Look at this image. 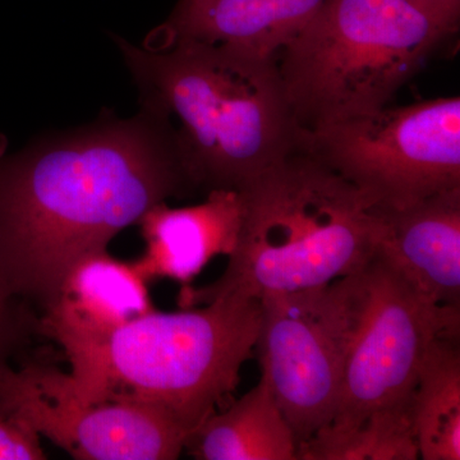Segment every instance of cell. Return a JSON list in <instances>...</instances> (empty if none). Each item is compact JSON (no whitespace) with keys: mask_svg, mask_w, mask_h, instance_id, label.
I'll return each instance as SVG.
<instances>
[{"mask_svg":"<svg viewBox=\"0 0 460 460\" xmlns=\"http://www.w3.org/2000/svg\"><path fill=\"white\" fill-rule=\"evenodd\" d=\"M190 192L171 118L147 96L128 119L102 115L12 154L0 140V275L42 316L75 262Z\"/></svg>","mask_w":460,"mask_h":460,"instance_id":"6da1fadb","label":"cell"},{"mask_svg":"<svg viewBox=\"0 0 460 460\" xmlns=\"http://www.w3.org/2000/svg\"><path fill=\"white\" fill-rule=\"evenodd\" d=\"M142 96L172 124L192 190H238L302 145L275 57L172 35L117 39Z\"/></svg>","mask_w":460,"mask_h":460,"instance_id":"7a4b0ae2","label":"cell"},{"mask_svg":"<svg viewBox=\"0 0 460 460\" xmlns=\"http://www.w3.org/2000/svg\"><path fill=\"white\" fill-rule=\"evenodd\" d=\"M238 193L228 265L213 283L181 289V308L314 289L358 274L376 255L381 219L370 199L302 145Z\"/></svg>","mask_w":460,"mask_h":460,"instance_id":"3957f363","label":"cell"},{"mask_svg":"<svg viewBox=\"0 0 460 460\" xmlns=\"http://www.w3.org/2000/svg\"><path fill=\"white\" fill-rule=\"evenodd\" d=\"M456 31L410 0H323L275 56L302 136L386 107Z\"/></svg>","mask_w":460,"mask_h":460,"instance_id":"277c9868","label":"cell"},{"mask_svg":"<svg viewBox=\"0 0 460 460\" xmlns=\"http://www.w3.org/2000/svg\"><path fill=\"white\" fill-rule=\"evenodd\" d=\"M261 302L229 295L202 307L154 310L118 330L75 398L132 399L171 416L187 438L229 401L255 356Z\"/></svg>","mask_w":460,"mask_h":460,"instance_id":"5b68a950","label":"cell"},{"mask_svg":"<svg viewBox=\"0 0 460 460\" xmlns=\"http://www.w3.org/2000/svg\"><path fill=\"white\" fill-rule=\"evenodd\" d=\"M302 147L380 213L460 187V99L380 108L302 136Z\"/></svg>","mask_w":460,"mask_h":460,"instance_id":"8992f818","label":"cell"},{"mask_svg":"<svg viewBox=\"0 0 460 460\" xmlns=\"http://www.w3.org/2000/svg\"><path fill=\"white\" fill-rule=\"evenodd\" d=\"M365 269L326 286L260 299L255 353L298 445L337 414L345 363L365 304Z\"/></svg>","mask_w":460,"mask_h":460,"instance_id":"52a82bcc","label":"cell"},{"mask_svg":"<svg viewBox=\"0 0 460 460\" xmlns=\"http://www.w3.org/2000/svg\"><path fill=\"white\" fill-rule=\"evenodd\" d=\"M365 284L332 428H350L374 411L410 402L432 343L459 337L460 308L428 301L377 255L365 269Z\"/></svg>","mask_w":460,"mask_h":460,"instance_id":"ba28073f","label":"cell"},{"mask_svg":"<svg viewBox=\"0 0 460 460\" xmlns=\"http://www.w3.org/2000/svg\"><path fill=\"white\" fill-rule=\"evenodd\" d=\"M62 372L33 354L0 375V413L13 417L80 460H172L187 432L145 402H86L69 394Z\"/></svg>","mask_w":460,"mask_h":460,"instance_id":"9c48e42d","label":"cell"},{"mask_svg":"<svg viewBox=\"0 0 460 460\" xmlns=\"http://www.w3.org/2000/svg\"><path fill=\"white\" fill-rule=\"evenodd\" d=\"M148 284L135 262L108 250L84 257L66 272L41 319L45 337L62 345L71 362L63 384L72 395L83 392L115 332L155 310Z\"/></svg>","mask_w":460,"mask_h":460,"instance_id":"30bf717a","label":"cell"},{"mask_svg":"<svg viewBox=\"0 0 460 460\" xmlns=\"http://www.w3.org/2000/svg\"><path fill=\"white\" fill-rule=\"evenodd\" d=\"M376 213V255L428 301L460 308V187Z\"/></svg>","mask_w":460,"mask_h":460,"instance_id":"8fae6325","label":"cell"},{"mask_svg":"<svg viewBox=\"0 0 460 460\" xmlns=\"http://www.w3.org/2000/svg\"><path fill=\"white\" fill-rule=\"evenodd\" d=\"M241 220L237 190H211L204 202L186 208L160 202L138 222L146 248L133 262L148 283L169 279L184 289L211 260L233 252Z\"/></svg>","mask_w":460,"mask_h":460,"instance_id":"7c38bea8","label":"cell"},{"mask_svg":"<svg viewBox=\"0 0 460 460\" xmlns=\"http://www.w3.org/2000/svg\"><path fill=\"white\" fill-rule=\"evenodd\" d=\"M323 0H180L163 31L275 57Z\"/></svg>","mask_w":460,"mask_h":460,"instance_id":"4fadbf2b","label":"cell"},{"mask_svg":"<svg viewBox=\"0 0 460 460\" xmlns=\"http://www.w3.org/2000/svg\"><path fill=\"white\" fill-rule=\"evenodd\" d=\"M184 450L198 460H296L295 432L266 378L190 432Z\"/></svg>","mask_w":460,"mask_h":460,"instance_id":"5bb4252c","label":"cell"},{"mask_svg":"<svg viewBox=\"0 0 460 460\" xmlns=\"http://www.w3.org/2000/svg\"><path fill=\"white\" fill-rule=\"evenodd\" d=\"M411 419L420 459H460L459 337L429 347L411 394Z\"/></svg>","mask_w":460,"mask_h":460,"instance_id":"9a60e30c","label":"cell"},{"mask_svg":"<svg viewBox=\"0 0 460 460\" xmlns=\"http://www.w3.org/2000/svg\"><path fill=\"white\" fill-rule=\"evenodd\" d=\"M411 399L374 411L350 428L325 426L298 445L296 460H417Z\"/></svg>","mask_w":460,"mask_h":460,"instance_id":"2e32d148","label":"cell"},{"mask_svg":"<svg viewBox=\"0 0 460 460\" xmlns=\"http://www.w3.org/2000/svg\"><path fill=\"white\" fill-rule=\"evenodd\" d=\"M44 337L41 314L0 275V375L32 357L35 344Z\"/></svg>","mask_w":460,"mask_h":460,"instance_id":"e0dca14e","label":"cell"},{"mask_svg":"<svg viewBox=\"0 0 460 460\" xmlns=\"http://www.w3.org/2000/svg\"><path fill=\"white\" fill-rule=\"evenodd\" d=\"M44 459L40 435L26 423L0 413V460Z\"/></svg>","mask_w":460,"mask_h":460,"instance_id":"ac0fdd59","label":"cell"},{"mask_svg":"<svg viewBox=\"0 0 460 460\" xmlns=\"http://www.w3.org/2000/svg\"><path fill=\"white\" fill-rule=\"evenodd\" d=\"M435 16L459 26L460 0H410Z\"/></svg>","mask_w":460,"mask_h":460,"instance_id":"d6986e66","label":"cell"}]
</instances>
